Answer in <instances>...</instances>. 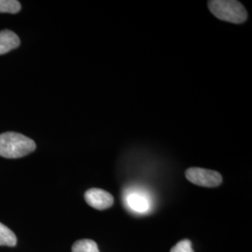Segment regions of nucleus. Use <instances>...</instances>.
<instances>
[{
  "mask_svg": "<svg viewBox=\"0 0 252 252\" xmlns=\"http://www.w3.org/2000/svg\"><path fill=\"white\" fill-rule=\"evenodd\" d=\"M36 143L26 135L7 132L0 135V156L8 159H17L33 153Z\"/></svg>",
  "mask_w": 252,
  "mask_h": 252,
  "instance_id": "f257e3e1",
  "label": "nucleus"
},
{
  "mask_svg": "<svg viewBox=\"0 0 252 252\" xmlns=\"http://www.w3.org/2000/svg\"><path fill=\"white\" fill-rule=\"evenodd\" d=\"M186 179L197 186L214 188L222 182V177L219 172L200 167H190L185 172Z\"/></svg>",
  "mask_w": 252,
  "mask_h": 252,
  "instance_id": "7ed1b4c3",
  "label": "nucleus"
},
{
  "mask_svg": "<svg viewBox=\"0 0 252 252\" xmlns=\"http://www.w3.org/2000/svg\"><path fill=\"white\" fill-rule=\"evenodd\" d=\"M21 4L16 0H0V13H18Z\"/></svg>",
  "mask_w": 252,
  "mask_h": 252,
  "instance_id": "1a4fd4ad",
  "label": "nucleus"
},
{
  "mask_svg": "<svg viewBox=\"0 0 252 252\" xmlns=\"http://www.w3.org/2000/svg\"><path fill=\"white\" fill-rule=\"evenodd\" d=\"M20 45L19 36L10 30L0 31V55L7 54Z\"/></svg>",
  "mask_w": 252,
  "mask_h": 252,
  "instance_id": "423d86ee",
  "label": "nucleus"
},
{
  "mask_svg": "<svg viewBox=\"0 0 252 252\" xmlns=\"http://www.w3.org/2000/svg\"><path fill=\"white\" fill-rule=\"evenodd\" d=\"M17 243L15 234L7 226L0 222V246L14 247Z\"/></svg>",
  "mask_w": 252,
  "mask_h": 252,
  "instance_id": "0eeeda50",
  "label": "nucleus"
},
{
  "mask_svg": "<svg viewBox=\"0 0 252 252\" xmlns=\"http://www.w3.org/2000/svg\"><path fill=\"white\" fill-rule=\"evenodd\" d=\"M72 252H99V250L94 240L82 239L74 243Z\"/></svg>",
  "mask_w": 252,
  "mask_h": 252,
  "instance_id": "6e6552de",
  "label": "nucleus"
},
{
  "mask_svg": "<svg viewBox=\"0 0 252 252\" xmlns=\"http://www.w3.org/2000/svg\"><path fill=\"white\" fill-rule=\"evenodd\" d=\"M170 252H194L191 248V242L189 239L181 240L171 249Z\"/></svg>",
  "mask_w": 252,
  "mask_h": 252,
  "instance_id": "9d476101",
  "label": "nucleus"
},
{
  "mask_svg": "<svg viewBox=\"0 0 252 252\" xmlns=\"http://www.w3.org/2000/svg\"><path fill=\"white\" fill-rule=\"evenodd\" d=\"M85 201L90 207L98 210H104L114 204L113 196L107 190L101 189H88L84 194Z\"/></svg>",
  "mask_w": 252,
  "mask_h": 252,
  "instance_id": "39448f33",
  "label": "nucleus"
},
{
  "mask_svg": "<svg viewBox=\"0 0 252 252\" xmlns=\"http://www.w3.org/2000/svg\"><path fill=\"white\" fill-rule=\"evenodd\" d=\"M126 206L137 214H146L152 208V200L150 195L141 189H132L127 190L125 196Z\"/></svg>",
  "mask_w": 252,
  "mask_h": 252,
  "instance_id": "20e7f679",
  "label": "nucleus"
},
{
  "mask_svg": "<svg viewBox=\"0 0 252 252\" xmlns=\"http://www.w3.org/2000/svg\"><path fill=\"white\" fill-rule=\"evenodd\" d=\"M208 9L217 18L233 24H242L248 19L243 5L236 0L208 1Z\"/></svg>",
  "mask_w": 252,
  "mask_h": 252,
  "instance_id": "f03ea898",
  "label": "nucleus"
}]
</instances>
